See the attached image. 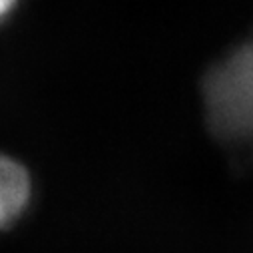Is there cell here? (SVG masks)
I'll use <instances>...</instances> for the list:
<instances>
[{
  "mask_svg": "<svg viewBox=\"0 0 253 253\" xmlns=\"http://www.w3.org/2000/svg\"><path fill=\"white\" fill-rule=\"evenodd\" d=\"M32 179L28 169L14 158L0 154V229L16 223L28 210Z\"/></svg>",
  "mask_w": 253,
  "mask_h": 253,
  "instance_id": "1",
  "label": "cell"
},
{
  "mask_svg": "<svg viewBox=\"0 0 253 253\" xmlns=\"http://www.w3.org/2000/svg\"><path fill=\"white\" fill-rule=\"evenodd\" d=\"M18 4H20V0H0V24L12 16Z\"/></svg>",
  "mask_w": 253,
  "mask_h": 253,
  "instance_id": "2",
  "label": "cell"
}]
</instances>
